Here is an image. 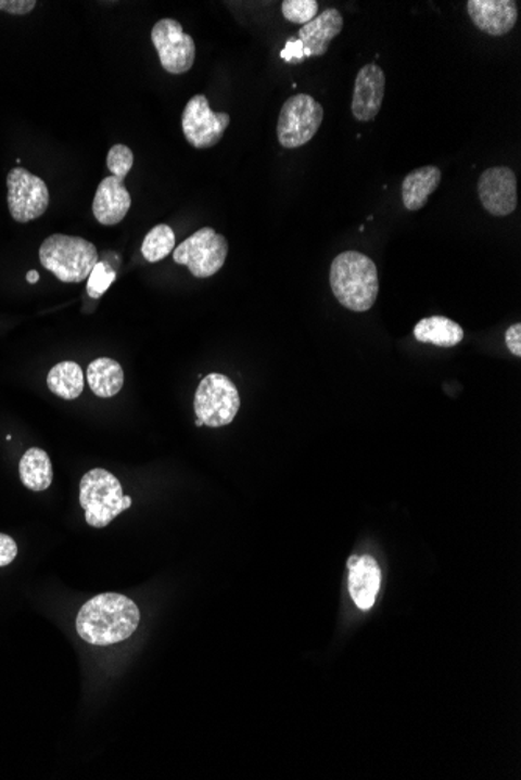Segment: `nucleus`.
<instances>
[{
    "instance_id": "obj_27",
    "label": "nucleus",
    "mask_w": 521,
    "mask_h": 780,
    "mask_svg": "<svg viewBox=\"0 0 521 780\" xmlns=\"http://www.w3.org/2000/svg\"><path fill=\"white\" fill-rule=\"evenodd\" d=\"M506 346L513 356L521 357V324L510 325L506 332Z\"/></svg>"
},
{
    "instance_id": "obj_25",
    "label": "nucleus",
    "mask_w": 521,
    "mask_h": 780,
    "mask_svg": "<svg viewBox=\"0 0 521 780\" xmlns=\"http://www.w3.org/2000/svg\"><path fill=\"white\" fill-rule=\"evenodd\" d=\"M37 7L35 0H0V12L13 14V16H25L31 13Z\"/></svg>"
},
{
    "instance_id": "obj_12",
    "label": "nucleus",
    "mask_w": 521,
    "mask_h": 780,
    "mask_svg": "<svg viewBox=\"0 0 521 780\" xmlns=\"http://www.w3.org/2000/svg\"><path fill=\"white\" fill-rule=\"evenodd\" d=\"M481 205L494 217H508L519 205L517 177L512 168H487L478 181Z\"/></svg>"
},
{
    "instance_id": "obj_10",
    "label": "nucleus",
    "mask_w": 521,
    "mask_h": 780,
    "mask_svg": "<svg viewBox=\"0 0 521 780\" xmlns=\"http://www.w3.org/2000/svg\"><path fill=\"white\" fill-rule=\"evenodd\" d=\"M150 38L166 73L181 75L192 69L195 61V42L178 21L170 17L158 21L153 25Z\"/></svg>"
},
{
    "instance_id": "obj_29",
    "label": "nucleus",
    "mask_w": 521,
    "mask_h": 780,
    "mask_svg": "<svg viewBox=\"0 0 521 780\" xmlns=\"http://www.w3.org/2000/svg\"><path fill=\"white\" fill-rule=\"evenodd\" d=\"M39 281V273L37 270H30L27 273V282L28 284H37Z\"/></svg>"
},
{
    "instance_id": "obj_18",
    "label": "nucleus",
    "mask_w": 521,
    "mask_h": 780,
    "mask_svg": "<svg viewBox=\"0 0 521 780\" xmlns=\"http://www.w3.org/2000/svg\"><path fill=\"white\" fill-rule=\"evenodd\" d=\"M88 385L99 397H113L123 389L125 375L123 367L110 357L91 361L87 372Z\"/></svg>"
},
{
    "instance_id": "obj_16",
    "label": "nucleus",
    "mask_w": 521,
    "mask_h": 780,
    "mask_svg": "<svg viewBox=\"0 0 521 780\" xmlns=\"http://www.w3.org/2000/svg\"><path fill=\"white\" fill-rule=\"evenodd\" d=\"M342 28H344V17L341 12L335 9L325 10L298 30L303 55L323 56L333 39L341 35Z\"/></svg>"
},
{
    "instance_id": "obj_9",
    "label": "nucleus",
    "mask_w": 521,
    "mask_h": 780,
    "mask_svg": "<svg viewBox=\"0 0 521 780\" xmlns=\"http://www.w3.org/2000/svg\"><path fill=\"white\" fill-rule=\"evenodd\" d=\"M7 203L10 216L17 223H28L45 216L50 205V192L45 180L24 167H14L7 177Z\"/></svg>"
},
{
    "instance_id": "obj_26",
    "label": "nucleus",
    "mask_w": 521,
    "mask_h": 780,
    "mask_svg": "<svg viewBox=\"0 0 521 780\" xmlns=\"http://www.w3.org/2000/svg\"><path fill=\"white\" fill-rule=\"evenodd\" d=\"M17 544L12 536L0 533V567H7L16 560Z\"/></svg>"
},
{
    "instance_id": "obj_13",
    "label": "nucleus",
    "mask_w": 521,
    "mask_h": 780,
    "mask_svg": "<svg viewBox=\"0 0 521 780\" xmlns=\"http://www.w3.org/2000/svg\"><path fill=\"white\" fill-rule=\"evenodd\" d=\"M467 12L472 23L491 37H505L519 21L516 0H469Z\"/></svg>"
},
{
    "instance_id": "obj_21",
    "label": "nucleus",
    "mask_w": 521,
    "mask_h": 780,
    "mask_svg": "<svg viewBox=\"0 0 521 780\" xmlns=\"http://www.w3.org/2000/svg\"><path fill=\"white\" fill-rule=\"evenodd\" d=\"M48 386L53 395L64 400H74L84 393L85 374L75 361H62L50 370Z\"/></svg>"
},
{
    "instance_id": "obj_24",
    "label": "nucleus",
    "mask_w": 521,
    "mask_h": 780,
    "mask_svg": "<svg viewBox=\"0 0 521 780\" xmlns=\"http://www.w3.org/2000/svg\"><path fill=\"white\" fill-rule=\"evenodd\" d=\"M114 279H116V271L106 263H98L88 278L87 292L89 298H102L110 285L113 284Z\"/></svg>"
},
{
    "instance_id": "obj_28",
    "label": "nucleus",
    "mask_w": 521,
    "mask_h": 780,
    "mask_svg": "<svg viewBox=\"0 0 521 780\" xmlns=\"http://www.w3.org/2000/svg\"><path fill=\"white\" fill-rule=\"evenodd\" d=\"M303 46L300 41H294V38L289 39L285 49L281 52V59L294 63V61H303Z\"/></svg>"
},
{
    "instance_id": "obj_15",
    "label": "nucleus",
    "mask_w": 521,
    "mask_h": 780,
    "mask_svg": "<svg viewBox=\"0 0 521 780\" xmlns=\"http://www.w3.org/2000/svg\"><path fill=\"white\" fill-rule=\"evenodd\" d=\"M381 586V571L374 558L352 557L348 560V589L356 606L372 610Z\"/></svg>"
},
{
    "instance_id": "obj_30",
    "label": "nucleus",
    "mask_w": 521,
    "mask_h": 780,
    "mask_svg": "<svg viewBox=\"0 0 521 780\" xmlns=\"http://www.w3.org/2000/svg\"><path fill=\"white\" fill-rule=\"evenodd\" d=\"M195 425H198V427H202V425H203V422H202V421H200V420H195Z\"/></svg>"
},
{
    "instance_id": "obj_3",
    "label": "nucleus",
    "mask_w": 521,
    "mask_h": 780,
    "mask_svg": "<svg viewBox=\"0 0 521 780\" xmlns=\"http://www.w3.org/2000/svg\"><path fill=\"white\" fill-rule=\"evenodd\" d=\"M42 267L64 284L87 281L99 263L94 243L77 235L53 234L39 246Z\"/></svg>"
},
{
    "instance_id": "obj_1",
    "label": "nucleus",
    "mask_w": 521,
    "mask_h": 780,
    "mask_svg": "<svg viewBox=\"0 0 521 780\" xmlns=\"http://www.w3.org/2000/svg\"><path fill=\"white\" fill-rule=\"evenodd\" d=\"M139 621L141 613L134 600L123 593L106 592L81 606L75 628L89 645L109 647L134 636Z\"/></svg>"
},
{
    "instance_id": "obj_11",
    "label": "nucleus",
    "mask_w": 521,
    "mask_h": 780,
    "mask_svg": "<svg viewBox=\"0 0 521 780\" xmlns=\"http://www.w3.org/2000/svg\"><path fill=\"white\" fill-rule=\"evenodd\" d=\"M230 125L227 113H214L203 94L192 97L181 116L185 139L194 149L205 150L219 144Z\"/></svg>"
},
{
    "instance_id": "obj_5",
    "label": "nucleus",
    "mask_w": 521,
    "mask_h": 780,
    "mask_svg": "<svg viewBox=\"0 0 521 780\" xmlns=\"http://www.w3.org/2000/svg\"><path fill=\"white\" fill-rule=\"evenodd\" d=\"M134 500L125 496L123 485L112 472L96 468L88 471L80 482V507L85 510L88 525L105 528L114 519L131 507Z\"/></svg>"
},
{
    "instance_id": "obj_8",
    "label": "nucleus",
    "mask_w": 521,
    "mask_h": 780,
    "mask_svg": "<svg viewBox=\"0 0 521 780\" xmlns=\"http://www.w3.org/2000/svg\"><path fill=\"white\" fill-rule=\"evenodd\" d=\"M174 263L188 267L192 277L212 278L224 267L228 242L213 228H202L174 250Z\"/></svg>"
},
{
    "instance_id": "obj_20",
    "label": "nucleus",
    "mask_w": 521,
    "mask_h": 780,
    "mask_svg": "<svg viewBox=\"0 0 521 780\" xmlns=\"http://www.w3.org/2000/svg\"><path fill=\"white\" fill-rule=\"evenodd\" d=\"M20 477L25 488L42 493L50 488L53 469L48 453L38 447H31L20 461Z\"/></svg>"
},
{
    "instance_id": "obj_2",
    "label": "nucleus",
    "mask_w": 521,
    "mask_h": 780,
    "mask_svg": "<svg viewBox=\"0 0 521 780\" xmlns=\"http://www.w3.org/2000/svg\"><path fill=\"white\" fill-rule=\"evenodd\" d=\"M330 284L341 306L352 312H367L380 292L377 265L363 253L338 254L331 264Z\"/></svg>"
},
{
    "instance_id": "obj_14",
    "label": "nucleus",
    "mask_w": 521,
    "mask_h": 780,
    "mask_svg": "<svg viewBox=\"0 0 521 780\" xmlns=\"http://www.w3.org/2000/svg\"><path fill=\"white\" fill-rule=\"evenodd\" d=\"M385 94V74L378 64H367L356 75L352 113L356 120L370 122L380 114Z\"/></svg>"
},
{
    "instance_id": "obj_17",
    "label": "nucleus",
    "mask_w": 521,
    "mask_h": 780,
    "mask_svg": "<svg viewBox=\"0 0 521 780\" xmlns=\"http://www.w3.org/2000/svg\"><path fill=\"white\" fill-rule=\"evenodd\" d=\"M441 181V168L435 166H424L410 171L403 180V205L408 210L422 209L427 205L430 195L437 191Z\"/></svg>"
},
{
    "instance_id": "obj_22",
    "label": "nucleus",
    "mask_w": 521,
    "mask_h": 780,
    "mask_svg": "<svg viewBox=\"0 0 521 780\" xmlns=\"http://www.w3.org/2000/svg\"><path fill=\"white\" fill-rule=\"evenodd\" d=\"M175 250V232L167 225H156L150 229L142 242L141 253L150 264L166 259Z\"/></svg>"
},
{
    "instance_id": "obj_7",
    "label": "nucleus",
    "mask_w": 521,
    "mask_h": 780,
    "mask_svg": "<svg viewBox=\"0 0 521 780\" xmlns=\"http://www.w3.org/2000/svg\"><path fill=\"white\" fill-rule=\"evenodd\" d=\"M325 117L322 105L308 94L285 100L278 117V142L284 149H298L317 135Z\"/></svg>"
},
{
    "instance_id": "obj_19",
    "label": "nucleus",
    "mask_w": 521,
    "mask_h": 780,
    "mask_svg": "<svg viewBox=\"0 0 521 780\" xmlns=\"http://www.w3.org/2000/svg\"><path fill=\"white\" fill-rule=\"evenodd\" d=\"M414 336L420 343H431L441 348H453L462 342L463 329L447 317H430L417 323Z\"/></svg>"
},
{
    "instance_id": "obj_23",
    "label": "nucleus",
    "mask_w": 521,
    "mask_h": 780,
    "mask_svg": "<svg viewBox=\"0 0 521 780\" xmlns=\"http://www.w3.org/2000/svg\"><path fill=\"white\" fill-rule=\"evenodd\" d=\"M281 10L289 23L306 25L319 13V2L316 0H284Z\"/></svg>"
},
{
    "instance_id": "obj_4",
    "label": "nucleus",
    "mask_w": 521,
    "mask_h": 780,
    "mask_svg": "<svg viewBox=\"0 0 521 780\" xmlns=\"http://www.w3.org/2000/svg\"><path fill=\"white\" fill-rule=\"evenodd\" d=\"M135 164V155L130 146L116 144L106 156V167L112 171L110 177L100 181L92 202V214L100 225L114 227L127 217L131 207L130 192L125 188L124 180Z\"/></svg>"
},
{
    "instance_id": "obj_6",
    "label": "nucleus",
    "mask_w": 521,
    "mask_h": 780,
    "mask_svg": "<svg viewBox=\"0 0 521 780\" xmlns=\"http://www.w3.org/2000/svg\"><path fill=\"white\" fill-rule=\"evenodd\" d=\"M241 409V396L237 385L224 374L206 375L200 381L194 397V410L198 420L212 429L231 424Z\"/></svg>"
}]
</instances>
